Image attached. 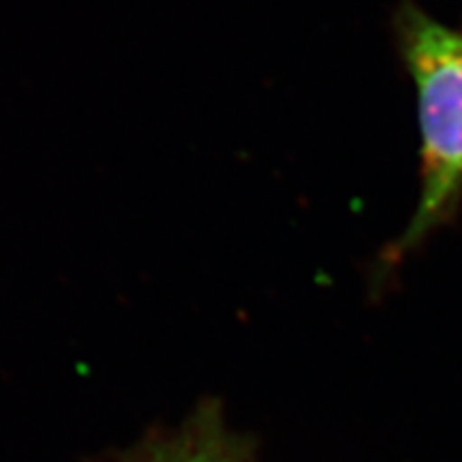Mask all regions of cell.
<instances>
[{
    "instance_id": "6da1fadb",
    "label": "cell",
    "mask_w": 462,
    "mask_h": 462,
    "mask_svg": "<svg viewBox=\"0 0 462 462\" xmlns=\"http://www.w3.org/2000/svg\"><path fill=\"white\" fill-rule=\"evenodd\" d=\"M421 135V190L415 215L388 259H401L448 218L462 195V32L407 5L398 20Z\"/></svg>"
},
{
    "instance_id": "7a4b0ae2",
    "label": "cell",
    "mask_w": 462,
    "mask_h": 462,
    "mask_svg": "<svg viewBox=\"0 0 462 462\" xmlns=\"http://www.w3.org/2000/svg\"><path fill=\"white\" fill-rule=\"evenodd\" d=\"M129 462H253L240 439L225 429L221 415L204 409L176 435L143 448Z\"/></svg>"
}]
</instances>
